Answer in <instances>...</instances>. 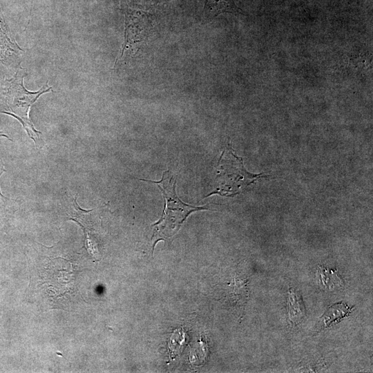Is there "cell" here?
<instances>
[{
  "instance_id": "3957f363",
  "label": "cell",
  "mask_w": 373,
  "mask_h": 373,
  "mask_svg": "<svg viewBox=\"0 0 373 373\" xmlns=\"http://www.w3.org/2000/svg\"><path fill=\"white\" fill-rule=\"evenodd\" d=\"M261 175L247 172L244 167L242 158L236 155L229 144L218 162L216 178L218 186L207 197L216 193L227 196L236 195L256 179L265 177Z\"/></svg>"
},
{
  "instance_id": "5b68a950",
  "label": "cell",
  "mask_w": 373,
  "mask_h": 373,
  "mask_svg": "<svg viewBox=\"0 0 373 373\" xmlns=\"http://www.w3.org/2000/svg\"><path fill=\"white\" fill-rule=\"evenodd\" d=\"M287 314L288 321L291 325L299 323L305 315V308L302 297L294 289H290L288 292Z\"/></svg>"
},
{
  "instance_id": "ba28073f",
  "label": "cell",
  "mask_w": 373,
  "mask_h": 373,
  "mask_svg": "<svg viewBox=\"0 0 373 373\" xmlns=\"http://www.w3.org/2000/svg\"><path fill=\"white\" fill-rule=\"evenodd\" d=\"M6 171V169L4 167L3 162L0 157V177L1 175ZM3 195L1 193V189H0V196H3Z\"/></svg>"
},
{
  "instance_id": "6da1fadb",
  "label": "cell",
  "mask_w": 373,
  "mask_h": 373,
  "mask_svg": "<svg viewBox=\"0 0 373 373\" xmlns=\"http://www.w3.org/2000/svg\"><path fill=\"white\" fill-rule=\"evenodd\" d=\"M24 74L17 70L10 79H6L1 84L0 102L5 110L1 113L9 115L20 122L37 149H41L44 142L41 132L37 131L29 117L32 105L43 94L52 89L47 84L39 90L31 92L23 86Z\"/></svg>"
},
{
  "instance_id": "7a4b0ae2",
  "label": "cell",
  "mask_w": 373,
  "mask_h": 373,
  "mask_svg": "<svg viewBox=\"0 0 373 373\" xmlns=\"http://www.w3.org/2000/svg\"><path fill=\"white\" fill-rule=\"evenodd\" d=\"M148 181L158 186L165 200L162 216L153 224L154 247L158 240L175 235L191 213L207 209L204 207H193L183 202L176 194V179L169 171L164 172L160 181Z\"/></svg>"
},
{
  "instance_id": "8992f818",
  "label": "cell",
  "mask_w": 373,
  "mask_h": 373,
  "mask_svg": "<svg viewBox=\"0 0 373 373\" xmlns=\"http://www.w3.org/2000/svg\"><path fill=\"white\" fill-rule=\"evenodd\" d=\"M236 4V0H205L204 16L213 18L224 12H240Z\"/></svg>"
},
{
  "instance_id": "9c48e42d",
  "label": "cell",
  "mask_w": 373,
  "mask_h": 373,
  "mask_svg": "<svg viewBox=\"0 0 373 373\" xmlns=\"http://www.w3.org/2000/svg\"><path fill=\"white\" fill-rule=\"evenodd\" d=\"M7 198L5 196H0V211L3 209Z\"/></svg>"
},
{
  "instance_id": "277c9868",
  "label": "cell",
  "mask_w": 373,
  "mask_h": 373,
  "mask_svg": "<svg viewBox=\"0 0 373 373\" xmlns=\"http://www.w3.org/2000/svg\"><path fill=\"white\" fill-rule=\"evenodd\" d=\"M9 30L2 1L0 0V62L8 67L14 64L17 50Z\"/></svg>"
},
{
  "instance_id": "30bf717a",
  "label": "cell",
  "mask_w": 373,
  "mask_h": 373,
  "mask_svg": "<svg viewBox=\"0 0 373 373\" xmlns=\"http://www.w3.org/2000/svg\"><path fill=\"white\" fill-rule=\"evenodd\" d=\"M0 137H4L10 140H12L6 134H4L3 132L0 131Z\"/></svg>"
},
{
  "instance_id": "52a82bcc",
  "label": "cell",
  "mask_w": 373,
  "mask_h": 373,
  "mask_svg": "<svg viewBox=\"0 0 373 373\" xmlns=\"http://www.w3.org/2000/svg\"><path fill=\"white\" fill-rule=\"evenodd\" d=\"M352 309L345 303H336L332 305L323 314L320 318L318 327L320 329H323L328 327L331 323L340 321L345 316L349 314Z\"/></svg>"
}]
</instances>
